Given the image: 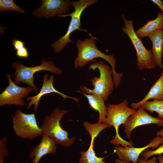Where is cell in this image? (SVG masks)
Here are the masks:
<instances>
[{"instance_id":"8fae6325","label":"cell","mask_w":163,"mask_h":163,"mask_svg":"<svg viewBox=\"0 0 163 163\" xmlns=\"http://www.w3.org/2000/svg\"><path fill=\"white\" fill-rule=\"evenodd\" d=\"M83 125L85 130L89 133L91 138L89 147L85 152L81 151V157L79 160V163H107L103 161L106 157H97L94 149V139L102 130L110 127L105 123L91 124L87 122H84Z\"/></svg>"},{"instance_id":"5bb4252c","label":"cell","mask_w":163,"mask_h":163,"mask_svg":"<svg viewBox=\"0 0 163 163\" xmlns=\"http://www.w3.org/2000/svg\"><path fill=\"white\" fill-rule=\"evenodd\" d=\"M48 78V75L47 74H45L43 76V82L40 92L36 95L28 97L27 98V100L30 101L27 104V109H29L32 105H34V110L36 112L39 106V102L41 97L45 95L52 93H56L60 95L62 97L63 101L66 99L68 98L72 99L77 102L79 101V98L66 95L55 88L53 85L54 79L53 75H51L49 78Z\"/></svg>"},{"instance_id":"44dd1931","label":"cell","mask_w":163,"mask_h":163,"mask_svg":"<svg viewBox=\"0 0 163 163\" xmlns=\"http://www.w3.org/2000/svg\"><path fill=\"white\" fill-rule=\"evenodd\" d=\"M8 11H13L24 14V11L18 6L13 0H0V13Z\"/></svg>"},{"instance_id":"ba28073f","label":"cell","mask_w":163,"mask_h":163,"mask_svg":"<svg viewBox=\"0 0 163 163\" xmlns=\"http://www.w3.org/2000/svg\"><path fill=\"white\" fill-rule=\"evenodd\" d=\"M12 118L13 130L21 138L32 140L43 134L37 124L35 113L26 114L18 109Z\"/></svg>"},{"instance_id":"3957f363","label":"cell","mask_w":163,"mask_h":163,"mask_svg":"<svg viewBox=\"0 0 163 163\" xmlns=\"http://www.w3.org/2000/svg\"><path fill=\"white\" fill-rule=\"evenodd\" d=\"M128 101L125 99L120 103L117 104H107V114L104 123L108 125L110 127L113 126L116 130L115 137L111 140L110 143L116 146L121 145L124 147L133 146L132 140L128 142L123 139L119 135L118 128L127 119L134 114L136 110L130 108Z\"/></svg>"},{"instance_id":"52a82bcc","label":"cell","mask_w":163,"mask_h":163,"mask_svg":"<svg viewBox=\"0 0 163 163\" xmlns=\"http://www.w3.org/2000/svg\"><path fill=\"white\" fill-rule=\"evenodd\" d=\"M121 17L124 22V27H122V30L129 37L136 50L137 68L140 70L155 68L156 65L151 50H147L136 35L133 21L127 20L123 15Z\"/></svg>"},{"instance_id":"ffe728a7","label":"cell","mask_w":163,"mask_h":163,"mask_svg":"<svg viewBox=\"0 0 163 163\" xmlns=\"http://www.w3.org/2000/svg\"><path fill=\"white\" fill-rule=\"evenodd\" d=\"M141 106L150 113L156 112L158 113V117L163 119V100L154 99L152 101H147Z\"/></svg>"},{"instance_id":"8992f818","label":"cell","mask_w":163,"mask_h":163,"mask_svg":"<svg viewBox=\"0 0 163 163\" xmlns=\"http://www.w3.org/2000/svg\"><path fill=\"white\" fill-rule=\"evenodd\" d=\"M12 68L15 70V72L12 77L14 78L13 82L17 85L21 83L26 84L33 87L37 92L39 89L34 83V75L36 72L43 70L48 71L57 75L62 73V71L56 67L51 61H46L45 59H42L40 65L34 66H27L19 62H14Z\"/></svg>"},{"instance_id":"30bf717a","label":"cell","mask_w":163,"mask_h":163,"mask_svg":"<svg viewBox=\"0 0 163 163\" xmlns=\"http://www.w3.org/2000/svg\"><path fill=\"white\" fill-rule=\"evenodd\" d=\"M41 5L32 12L39 18L48 19L61 15H66L70 12L71 1L69 0H42Z\"/></svg>"},{"instance_id":"603a6c76","label":"cell","mask_w":163,"mask_h":163,"mask_svg":"<svg viewBox=\"0 0 163 163\" xmlns=\"http://www.w3.org/2000/svg\"><path fill=\"white\" fill-rule=\"evenodd\" d=\"M163 154V145H161L156 149L154 150H148L146 151L141 154L142 157L146 160L154 155H160Z\"/></svg>"},{"instance_id":"4316f807","label":"cell","mask_w":163,"mask_h":163,"mask_svg":"<svg viewBox=\"0 0 163 163\" xmlns=\"http://www.w3.org/2000/svg\"><path fill=\"white\" fill-rule=\"evenodd\" d=\"M151 1L158 7L163 13V1L161 0H152Z\"/></svg>"},{"instance_id":"6da1fadb","label":"cell","mask_w":163,"mask_h":163,"mask_svg":"<svg viewBox=\"0 0 163 163\" xmlns=\"http://www.w3.org/2000/svg\"><path fill=\"white\" fill-rule=\"evenodd\" d=\"M96 38L91 36L90 38H85L84 40H77L76 46L78 50V55L74 61L75 69L82 67L90 61L95 62V58H101L106 61L110 65L115 86L117 88L120 83L122 74L115 70L116 60L113 55H108L100 50L96 45Z\"/></svg>"},{"instance_id":"9a60e30c","label":"cell","mask_w":163,"mask_h":163,"mask_svg":"<svg viewBox=\"0 0 163 163\" xmlns=\"http://www.w3.org/2000/svg\"><path fill=\"white\" fill-rule=\"evenodd\" d=\"M39 143L32 149L29 153L30 158H33L31 163H38L44 155L56 152V143L47 135L43 133Z\"/></svg>"},{"instance_id":"f1b7e54d","label":"cell","mask_w":163,"mask_h":163,"mask_svg":"<svg viewBox=\"0 0 163 163\" xmlns=\"http://www.w3.org/2000/svg\"><path fill=\"white\" fill-rule=\"evenodd\" d=\"M156 135L163 138V129L157 131Z\"/></svg>"},{"instance_id":"f546056e","label":"cell","mask_w":163,"mask_h":163,"mask_svg":"<svg viewBox=\"0 0 163 163\" xmlns=\"http://www.w3.org/2000/svg\"><path fill=\"white\" fill-rule=\"evenodd\" d=\"M17 163V162H16V163Z\"/></svg>"},{"instance_id":"83f0119b","label":"cell","mask_w":163,"mask_h":163,"mask_svg":"<svg viewBox=\"0 0 163 163\" xmlns=\"http://www.w3.org/2000/svg\"><path fill=\"white\" fill-rule=\"evenodd\" d=\"M157 158L159 163H163V155H158Z\"/></svg>"},{"instance_id":"e0dca14e","label":"cell","mask_w":163,"mask_h":163,"mask_svg":"<svg viewBox=\"0 0 163 163\" xmlns=\"http://www.w3.org/2000/svg\"><path fill=\"white\" fill-rule=\"evenodd\" d=\"M150 99L158 100H163V71L161 72L160 77L143 99L137 103L133 102L130 105L132 109L136 110L145 102Z\"/></svg>"},{"instance_id":"9c48e42d","label":"cell","mask_w":163,"mask_h":163,"mask_svg":"<svg viewBox=\"0 0 163 163\" xmlns=\"http://www.w3.org/2000/svg\"><path fill=\"white\" fill-rule=\"evenodd\" d=\"M11 76L8 74L5 75L9 85L0 94V106L13 104L23 106L25 102L23 99L27 96L29 93L34 91V89L30 86L26 87L18 86L12 81Z\"/></svg>"},{"instance_id":"d6986e66","label":"cell","mask_w":163,"mask_h":163,"mask_svg":"<svg viewBox=\"0 0 163 163\" xmlns=\"http://www.w3.org/2000/svg\"><path fill=\"white\" fill-rule=\"evenodd\" d=\"M163 28V13L159 12L156 18L149 20L143 26L137 30L136 33L140 38L148 37L153 31Z\"/></svg>"},{"instance_id":"484cf974","label":"cell","mask_w":163,"mask_h":163,"mask_svg":"<svg viewBox=\"0 0 163 163\" xmlns=\"http://www.w3.org/2000/svg\"><path fill=\"white\" fill-rule=\"evenodd\" d=\"M12 43L14 50H17L25 46V44L23 41L16 38H14L12 40Z\"/></svg>"},{"instance_id":"5b68a950","label":"cell","mask_w":163,"mask_h":163,"mask_svg":"<svg viewBox=\"0 0 163 163\" xmlns=\"http://www.w3.org/2000/svg\"><path fill=\"white\" fill-rule=\"evenodd\" d=\"M97 1V0H80L71 1V6L73 7L74 11L68 14L61 15L57 16L59 17L70 16L71 17V20L66 34L52 44L51 47L53 48L54 53H59L68 43L74 42L70 39V36L73 32L76 30L84 31L88 33L90 37L92 36L86 30L80 28L81 25V17L85 9L95 4Z\"/></svg>"},{"instance_id":"277c9868","label":"cell","mask_w":163,"mask_h":163,"mask_svg":"<svg viewBox=\"0 0 163 163\" xmlns=\"http://www.w3.org/2000/svg\"><path fill=\"white\" fill-rule=\"evenodd\" d=\"M69 111L59 108H55L50 115L45 117L40 127L43 133L51 138L56 144L67 147H71L76 139L74 137L69 138L68 132L60 125L61 119Z\"/></svg>"},{"instance_id":"7a4b0ae2","label":"cell","mask_w":163,"mask_h":163,"mask_svg":"<svg viewBox=\"0 0 163 163\" xmlns=\"http://www.w3.org/2000/svg\"><path fill=\"white\" fill-rule=\"evenodd\" d=\"M89 70L97 69L100 72L99 77H94L91 80V85L94 87L90 89L85 85L81 86L82 92L87 94H94L102 97L107 101L113 93L115 85L111 68L104 62L96 61L89 65Z\"/></svg>"},{"instance_id":"7402d4cb","label":"cell","mask_w":163,"mask_h":163,"mask_svg":"<svg viewBox=\"0 0 163 163\" xmlns=\"http://www.w3.org/2000/svg\"><path fill=\"white\" fill-rule=\"evenodd\" d=\"M7 140L5 139L0 140V163H4V158L9 156Z\"/></svg>"},{"instance_id":"7c38bea8","label":"cell","mask_w":163,"mask_h":163,"mask_svg":"<svg viewBox=\"0 0 163 163\" xmlns=\"http://www.w3.org/2000/svg\"><path fill=\"white\" fill-rule=\"evenodd\" d=\"M133 114L129 117L122 124L127 137L129 139L133 129L139 126L149 124H155L163 126V119L153 117L149 114L141 106Z\"/></svg>"},{"instance_id":"4fadbf2b","label":"cell","mask_w":163,"mask_h":163,"mask_svg":"<svg viewBox=\"0 0 163 163\" xmlns=\"http://www.w3.org/2000/svg\"><path fill=\"white\" fill-rule=\"evenodd\" d=\"M163 144V138L157 136L153 139L146 145L140 148L133 146L124 147L121 146H116L114 152L118 157V159L126 163H137L139 156L146 149L152 148L154 149Z\"/></svg>"},{"instance_id":"2e32d148","label":"cell","mask_w":163,"mask_h":163,"mask_svg":"<svg viewBox=\"0 0 163 163\" xmlns=\"http://www.w3.org/2000/svg\"><path fill=\"white\" fill-rule=\"evenodd\" d=\"M148 37L152 43L151 50L156 65L162 69L163 29L152 32Z\"/></svg>"},{"instance_id":"ac0fdd59","label":"cell","mask_w":163,"mask_h":163,"mask_svg":"<svg viewBox=\"0 0 163 163\" xmlns=\"http://www.w3.org/2000/svg\"><path fill=\"white\" fill-rule=\"evenodd\" d=\"M77 92L86 97L91 107L99 113L98 123H104L107 114V106L105 104V101L102 97L94 94H87L80 91Z\"/></svg>"},{"instance_id":"cb8c5ba5","label":"cell","mask_w":163,"mask_h":163,"mask_svg":"<svg viewBox=\"0 0 163 163\" xmlns=\"http://www.w3.org/2000/svg\"><path fill=\"white\" fill-rule=\"evenodd\" d=\"M157 158L155 156L153 157L152 158L149 160H145L142 157H139L137 163H157ZM117 163H126L120 161L118 159L115 160Z\"/></svg>"},{"instance_id":"d4e9b609","label":"cell","mask_w":163,"mask_h":163,"mask_svg":"<svg viewBox=\"0 0 163 163\" xmlns=\"http://www.w3.org/2000/svg\"><path fill=\"white\" fill-rule=\"evenodd\" d=\"M16 55L19 58H27L29 56V52L27 48L24 46L16 50Z\"/></svg>"}]
</instances>
